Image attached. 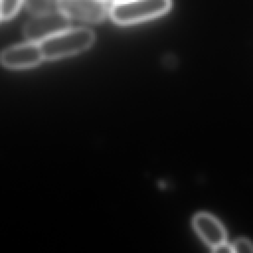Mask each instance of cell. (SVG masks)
<instances>
[{"label":"cell","mask_w":253,"mask_h":253,"mask_svg":"<svg viewBox=\"0 0 253 253\" xmlns=\"http://www.w3.org/2000/svg\"><path fill=\"white\" fill-rule=\"evenodd\" d=\"M171 6V0H125L111 7L110 16L118 25H133L160 17Z\"/></svg>","instance_id":"obj_2"},{"label":"cell","mask_w":253,"mask_h":253,"mask_svg":"<svg viewBox=\"0 0 253 253\" xmlns=\"http://www.w3.org/2000/svg\"><path fill=\"white\" fill-rule=\"evenodd\" d=\"M233 252H253V243L246 238H239L232 244Z\"/></svg>","instance_id":"obj_8"},{"label":"cell","mask_w":253,"mask_h":253,"mask_svg":"<svg viewBox=\"0 0 253 253\" xmlns=\"http://www.w3.org/2000/svg\"><path fill=\"white\" fill-rule=\"evenodd\" d=\"M44 59L40 43L29 42L6 48L0 55V62L9 69L31 68Z\"/></svg>","instance_id":"obj_5"},{"label":"cell","mask_w":253,"mask_h":253,"mask_svg":"<svg viewBox=\"0 0 253 253\" xmlns=\"http://www.w3.org/2000/svg\"><path fill=\"white\" fill-rule=\"evenodd\" d=\"M25 0H0V20L7 21L19 11Z\"/></svg>","instance_id":"obj_7"},{"label":"cell","mask_w":253,"mask_h":253,"mask_svg":"<svg viewBox=\"0 0 253 253\" xmlns=\"http://www.w3.org/2000/svg\"><path fill=\"white\" fill-rule=\"evenodd\" d=\"M103 2H105V3H114V4H116V3H119V2H122V1H125V0H102Z\"/></svg>","instance_id":"obj_10"},{"label":"cell","mask_w":253,"mask_h":253,"mask_svg":"<svg viewBox=\"0 0 253 253\" xmlns=\"http://www.w3.org/2000/svg\"><path fill=\"white\" fill-rule=\"evenodd\" d=\"M213 252L216 253H232L233 252V247L232 244H227L226 241L215 246L214 248H212Z\"/></svg>","instance_id":"obj_9"},{"label":"cell","mask_w":253,"mask_h":253,"mask_svg":"<svg viewBox=\"0 0 253 253\" xmlns=\"http://www.w3.org/2000/svg\"><path fill=\"white\" fill-rule=\"evenodd\" d=\"M193 226L201 238L212 248L225 242L226 232L221 223L207 212H199L193 217Z\"/></svg>","instance_id":"obj_6"},{"label":"cell","mask_w":253,"mask_h":253,"mask_svg":"<svg viewBox=\"0 0 253 253\" xmlns=\"http://www.w3.org/2000/svg\"><path fill=\"white\" fill-rule=\"evenodd\" d=\"M57 8L68 19L89 23L102 22L108 12L102 0H57Z\"/></svg>","instance_id":"obj_4"},{"label":"cell","mask_w":253,"mask_h":253,"mask_svg":"<svg viewBox=\"0 0 253 253\" xmlns=\"http://www.w3.org/2000/svg\"><path fill=\"white\" fill-rule=\"evenodd\" d=\"M92 31L85 28L66 29L40 42L44 59H58L80 53L94 42Z\"/></svg>","instance_id":"obj_1"},{"label":"cell","mask_w":253,"mask_h":253,"mask_svg":"<svg viewBox=\"0 0 253 253\" xmlns=\"http://www.w3.org/2000/svg\"><path fill=\"white\" fill-rule=\"evenodd\" d=\"M40 0H25V3L26 4H34V3H37Z\"/></svg>","instance_id":"obj_11"},{"label":"cell","mask_w":253,"mask_h":253,"mask_svg":"<svg viewBox=\"0 0 253 253\" xmlns=\"http://www.w3.org/2000/svg\"><path fill=\"white\" fill-rule=\"evenodd\" d=\"M69 20L59 10L35 15L25 26L24 35L29 42L40 43L69 28Z\"/></svg>","instance_id":"obj_3"}]
</instances>
